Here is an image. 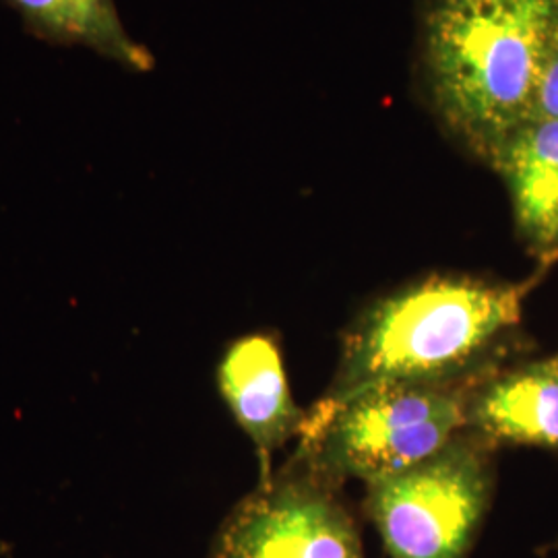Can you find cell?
<instances>
[{
  "mask_svg": "<svg viewBox=\"0 0 558 558\" xmlns=\"http://www.w3.org/2000/svg\"><path fill=\"white\" fill-rule=\"evenodd\" d=\"M534 279L509 283L428 276L373 302L343 336L338 371L315 405L387 383H442L497 371L500 341L521 320Z\"/></svg>",
  "mask_w": 558,
  "mask_h": 558,
  "instance_id": "cell-1",
  "label": "cell"
},
{
  "mask_svg": "<svg viewBox=\"0 0 558 558\" xmlns=\"http://www.w3.org/2000/svg\"><path fill=\"white\" fill-rule=\"evenodd\" d=\"M558 0H424L422 62L442 124L480 160L532 119Z\"/></svg>",
  "mask_w": 558,
  "mask_h": 558,
  "instance_id": "cell-2",
  "label": "cell"
},
{
  "mask_svg": "<svg viewBox=\"0 0 558 558\" xmlns=\"http://www.w3.org/2000/svg\"><path fill=\"white\" fill-rule=\"evenodd\" d=\"M493 373L442 383L375 385L336 405H313L290 459L339 486L399 474L468 430L470 399Z\"/></svg>",
  "mask_w": 558,
  "mask_h": 558,
  "instance_id": "cell-3",
  "label": "cell"
},
{
  "mask_svg": "<svg viewBox=\"0 0 558 558\" xmlns=\"http://www.w3.org/2000/svg\"><path fill=\"white\" fill-rule=\"evenodd\" d=\"M493 447L463 430L437 456L366 484L364 513L387 558L470 557L493 500Z\"/></svg>",
  "mask_w": 558,
  "mask_h": 558,
  "instance_id": "cell-4",
  "label": "cell"
},
{
  "mask_svg": "<svg viewBox=\"0 0 558 558\" xmlns=\"http://www.w3.org/2000/svg\"><path fill=\"white\" fill-rule=\"evenodd\" d=\"M338 488L290 461L223 519L209 558H364Z\"/></svg>",
  "mask_w": 558,
  "mask_h": 558,
  "instance_id": "cell-5",
  "label": "cell"
},
{
  "mask_svg": "<svg viewBox=\"0 0 558 558\" xmlns=\"http://www.w3.org/2000/svg\"><path fill=\"white\" fill-rule=\"evenodd\" d=\"M218 389L259 458L260 480L271 472L279 447L300 435L304 414L292 398L281 350L269 333L234 339L218 364Z\"/></svg>",
  "mask_w": 558,
  "mask_h": 558,
  "instance_id": "cell-6",
  "label": "cell"
},
{
  "mask_svg": "<svg viewBox=\"0 0 558 558\" xmlns=\"http://www.w3.org/2000/svg\"><path fill=\"white\" fill-rule=\"evenodd\" d=\"M468 430L490 445L558 451V366L536 360L482 380L468 410Z\"/></svg>",
  "mask_w": 558,
  "mask_h": 558,
  "instance_id": "cell-7",
  "label": "cell"
},
{
  "mask_svg": "<svg viewBox=\"0 0 558 558\" xmlns=\"http://www.w3.org/2000/svg\"><path fill=\"white\" fill-rule=\"evenodd\" d=\"M521 239L548 265L558 230V120L530 119L493 149Z\"/></svg>",
  "mask_w": 558,
  "mask_h": 558,
  "instance_id": "cell-8",
  "label": "cell"
},
{
  "mask_svg": "<svg viewBox=\"0 0 558 558\" xmlns=\"http://www.w3.org/2000/svg\"><path fill=\"white\" fill-rule=\"evenodd\" d=\"M25 29L52 46H81L131 71H149L154 59L120 21L117 0H7Z\"/></svg>",
  "mask_w": 558,
  "mask_h": 558,
  "instance_id": "cell-9",
  "label": "cell"
},
{
  "mask_svg": "<svg viewBox=\"0 0 558 558\" xmlns=\"http://www.w3.org/2000/svg\"><path fill=\"white\" fill-rule=\"evenodd\" d=\"M532 119L558 120V44L539 80Z\"/></svg>",
  "mask_w": 558,
  "mask_h": 558,
  "instance_id": "cell-10",
  "label": "cell"
},
{
  "mask_svg": "<svg viewBox=\"0 0 558 558\" xmlns=\"http://www.w3.org/2000/svg\"><path fill=\"white\" fill-rule=\"evenodd\" d=\"M558 259V230H557V239L553 242V248H550V255H548V263H553V260Z\"/></svg>",
  "mask_w": 558,
  "mask_h": 558,
  "instance_id": "cell-11",
  "label": "cell"
},
{
  "mask_svg": "<svg viewBox=\"0 0 558 558\" xmlns=\"http://www.w3.org/2000/svg\"><path fill=\"white\" fill-rule=\"evenodd\" d=\"M553 359H555V362H557V366H558V354H557V356H553Z\"/></svg>",
  "mask_w": 558,
  "mask_h": 558,
  "instance_id": "cell-12",
  "label": "cell"
}]
</instances>
